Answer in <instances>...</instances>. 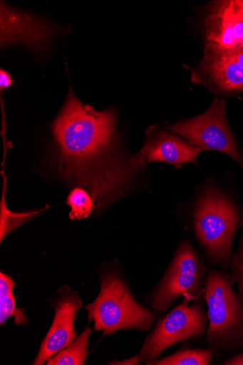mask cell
Instances as JSON below:
<instances>
[{"mask_svg": "<svg viewBox=\"0 0 243 365\" xmlns=\"http://www.w3.org/2000/svg\"><path fill=\"white\" fill-rule=\"evenodd\" d=\"M222 364L224 365H243V351L237 354L224 361Z\"/></svg>", "mask_w": 243, "mask_h": 365, "instance_id": "ffe728a7", "label": "cell"}, {"mask_svg": "<svg viewBox=\"0 0 243 365\" xmlns=\"http://www.w3.org/2000/svg\"><path fill=\"white\" fill-rule=\"evenodd\" d=\"M207 264L199 249L183 238L161 280L148 295L150 309L163 314L179 298L195 302L202 297Z\"/></svg>", "mask_w": 243, "mask_h": 365, "instance_id": "5b68a950", "label": "cell"}, {"mask_svg": "<svg viewBox=\"0 0 243 365\" xmlns=\"http://www.w3.org/2000/svg\"><path fill=\"white\" fill-rule=\"evenodd\" d=\"M194 83L200 84L215 92L232 94L243 91V69L229 49L212 43H206L204 56L192 71Z\"/></svg>", "mask_w": 243, "mask_h": 365, "instance_id": "ba28073f", "label": "cell"}, {"mask_svg": "<svg viewBox=\"0 0 243 365\" xmlns=\"http://www.w3.org/2000/svg\"><path fill=\"white\" fill-rule=\"evenodd\" d=\"M92 329L88 326L72 344L47 361L48 365H83L88 356L89 337Z\"/></svg>", "mask_w": 243, "mask_h": 365, "instance_id": "9a60e30c", "label": "cell"}, {"mask_svg": "<svg viewBox=\"0 0 243 365\" xmlns=\"http://www.w3.org/2000/svg\"><path fill=\"white\" fill-rule=\"evenodd\" d=\"M86 309L96 331L103 336L120 330L149 331L158 314L138 303L124 277L118 268L109 269L102 277L99 294Z\"/></svg>", "mask_w": 243, "mask_h": 365, "instance_id": "277c9868", "label": "cell"}, {"mask_svg": "<svg viewBox=\"0 0 243 365\" xmlns=\"http://www.w3.org/2000/svg\"><path fill=\"white\" fill-rule=\"evenodd\" d=\"M237 48H239L243 49V44H242V45H241V46H239V47H237Z\"/></svg>", "mask_w": 243, "mask_h": 365, "instance_id": "603a6c76", "label": "cell"}, {"mask_svg": "<svg viewBox=\"0 0 243 365\" xmlns=\"http://www.w3.org/2000/svg\"><path fill=\"white\" fill-rule=\"evenodd\" d=\"M180 217L191 231L207 264L229 268L234 239L242 219L232 199L213 185L206 184L182 207Z\"/></svg>", "mask_w": 243, "mask_h": 365, "instance_id": "7a4b0ae2", "label": "cell"}, {"mask_svg": "<svg viewBox=\"0 0 243 365\" xmlns=\"http://www.w3.org/2000/svg\"><path fill=\"white\" fill-rule=\"evenodd\" d=\"M51 23L17 11L1 4V47L22 44L41 51L56 33Z\"/></svg>", "mask_w": 243, "mask_h": 365, "instance_id": "7c38bea8", "label": "cell"}, {"mask_svg": "<svg viewBox=\"0 0 243 365\" xmlns=\"http://www.w3.org/2000/svg\"><path fill=\"white\" fill-rule=\"evenodd\" d=\"M234 283L230 274L217 269L208 271L204 282L202 297L208 318L205 341L216 352L243 349V304Z\"/></svg>", "mask_w": 243, "mask_h": 365, "instance_id": "3957f363", "label": "cell"}, {"mask_svg": "<svg viewBox=\"0 0 243 365\" xmlns=\"http://www.w3.org/2000/svg\"><path fill=\"white\" fill-rule=\"evenodd\" d=\"M206 43L226 49L243 44V0H220L208 8L203 21Z\"/></svg>", "mask_w": 243, "mask_h": 365, "instance_id": "30bf717a", "label": "cell"}, {"mask_svg": "<svg viewBox=\"0 0 243 365\" xmlns=\"http://www.w3.org/2000/svg\"><path fill=\"white\" fill-rule=\"evenodd\" d=\"M202 151L166 128L153 126L147 131L145 144L136 155L145 168L150 163L162 162L180 169L190 163L199 165L197 157Z\"/></svg>", "mask_w": 243, "mask_h": 365, "instance_id": "8fae6325", "label": "cell"}, {"mask_svg": "<svg viewBox=\"0 0 243 365\" xmlns=\"http://www.w3.org/2000/svg\"><path fill=\"white\" fill-rule=\"evenodd\" d=\"M53 133L58 170L89 191L95 210L126 197L135 177L145 169L136 155L119 152L114 110L97 111L83 104L72 88Z\"/></svg>", "mask_w": 243, "mask_h": 365, "instance_id": "6da1fadb", "label": "cell"}, {"mask_svg": "<svg viewBox=\"0 0 243 365\" xmlns=\"http://www.w3.org/2000/svg\"><path fill=\"white\" fill-rule=\"evenodd\" d=\"M36 212L33 213H26V214H14L9 212L6 206L2 205V211H1V240L6 237L10 232L17 227L21 225L24 221L26 220L29 217H31L34 215Z\"/></svg>", "mask_w": 243, "mask_h": 365, "instance_id": "ac0fdd59", "label": "cell"}, {"mask_svg": "<svg viewBox=\"0 0 243 365\" xmlns=\"http://www.w3.org/2000/svg\"><path fill=\"white\" fill-rule=\"evenodd\" d=\"M66 204L72 209L68 215L72 220L88 217L95 208L92 196L82 187L75 188L69 193Z\"/></svg>", "mask_w": 243, "mask_h": 365, "instance_id": "2e32d148", "label": "cell"}, {"mask_svg": "<svg viewBox=\"0 0 243 365\" xmlns=\"http://www.w3.org/2000/svg\"><path fill=\"white\" fill-rule=\"evenodd\" d=\"M55 301L56 310L53 324L43 340L38 355L33 364L42 365L60 351L72 344L77 337L75 322L82 307V301L77 292L63 288Z\"/></svg>", "mask_w": 243, "mask_h": 365, "instance_id": "9c48e42d", "label": "cell"}, {"mask_svg": "<svg viewBox=\"0 0 243 365\" xmlns=\"http://www.w3.org/2000/svg\"><path fill=\"white\" fill-rule=\"evenodd\" d=\"M184 299L157 324L138 353L141 364L157 359L173 345L200 340L206 333L208 318L202 297L192 304Z\"/></svg>", "mask_w": 243, "mask_h": 365, "instance_id": "8992f818", "label": "cell"}, {"mask_svg": "<svg viewBox=\"0 0 243 365\" xmlns=\"http://www.w3.org/2000/svg\"><path fill=\"white\" fill-rule=\"evenodd\" d=\"M215 351L210 348L183 349L161 359H155L148 365H210Z\"/></svg>", "mask_w": 243, "mask_h": 365, "instance_id": "5bb4252c", "label": "cell"}, {"mask_svg": "<svg viewBox=\"0 0 243 365\" xmlns=\"http://www.w3.org/2000/svg\"><path fill=\"white\" fill-rule=\"evenodd\" d=\"M232 55L236 60V61L239 63L241 68L243 69V49L239 48H235L233 49H229Z\"/></svg>", "mask_w": 243, "mask_h": 365, "instance_id": "7402d4cb", "label": "cell"}, {"mask_svg": "<svg viewBox=\"0 0 243 365\" xmlns=\"http://www.w3.org/2000/svg\"><path fill=\"white\" fill-rule=\"evenodd\" d=\"M141 361L140 356L136 354L133 357L125 359L124 361H116L110 363V364H122V365H135V364H140Z\"/></svg>", "mask_w": 243, "mask_h": 365, "instance_id": "44dd1931", "label": "cell"}, {"mask_svg": "<svg viewBox=\"0 0 243 365\" xmlns=\"http://www.w3.org/2000/svg\"><path fill=\"white\" fill-rule=\"evenodd\" d=\"M13 85L11 75L4 70H0V90L4 91L10 88Z\"/></svg>", "mask_w": 243, "mask_h": 365, "instance_id": "d6986e66", "label": "cell"}, {"mask_svg": "<svg viewBox=\"0 0 243 365\" xmlns=\"http://www.w3.org/2000/svg\"><path fill=\"white\" fill-rule=\"evenodd\" d=\"M229 267L230 275L237 284L238 294L243 304V236L237 252L232 256Z\"/></svg>", "mask_w": 243, "mask_h": 365, "instance_id": "e0dca14e", "label": "cell"}, {"mask_svg": "<svg viewBox=\"0 0 243 365\" xmlns=\"http://www.w3.org/2000/svg\"><path fill=\"white\" fill-rule=\"evenodd\" d=\"M166 128L202 150L229 155L243 169V158L228 123L225 99L215 98L203 113L168 125Z\"/></svg>", "mask_w": 243, "mask_h": 365, "instance_id": "52a82bcc", "label": "cell"}, {"mask_svg": "<svg viewBox=\"0 0 243 365\" xmlns=\"http://www.w3.org/2000/svg\"><path fill=\"white\" fill-rule=\"evenodd\" d=\"M16 283L11 277L1 273L0 274V323L4 324L10 318H15L18 325L28 324V320L24 313V309H18L16 306V297L13 291Z\"/></svg>", "mask_w": 243, "mask_h": 365, "instance_id": "4fadbf2b", "label": "cell"}]
</instances>
